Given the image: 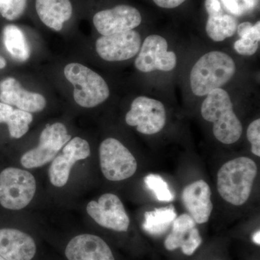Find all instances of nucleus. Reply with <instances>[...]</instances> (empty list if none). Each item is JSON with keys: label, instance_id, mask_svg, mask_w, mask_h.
Masks as SVG:
<instances>
[{"label": "nucleus", "instance_id": "obj_1", "mask_svg": "<svg viewBox=\"0 0 260 260\" xmlns=\"http://www.w3.org/2000/svg\"><path fill=\"white\" fill-rule=\"evenodd\" d=\"M257 174L255 162L246 157L233 159L223 164L217 175L220 197L230 204L240 206L249 200Z\"/></svg>", "mask_w": 260, "mask_h": 260}, {"label": "nucleus", "instance_id": "obj_2", "mask_svg": "<svg viewBox=\"0 0 260 260\" xmlns=\"http://www.w3.org/2000/svg\"><path fill=\"white\" fill-rule=\"evenodd\" d=\"M201 114L205 120L213 123V134L220 143L230 145L240 139L242 123L234 112L229 93L223 89H215L207 95Z\"/></svg>", "mask_w": 260, "mask_h": 260}, {"label": "nucleus", "instance_id": "obj_3", "mask_svg": "<svg viewBox=\"0 0 260 260\" xmlns=\"http://www.w3.org/2000/svg\"><path fill=\"white\" fill-rule=\"evenodd\" d=\"M235 73V62L230 56L221 51H210L200 57L191 69V90L197 96L207 95L226 84Z\"/></svg>", "mask_w": 260, "mask_h": 260}, {"label": "nucleus", "instance_id": "obj_4", "mask_svg": "<svg viewBox=\"0 0 260 260\" xmlns=\"http://www.w3.org/2000/svg\"><path fill=\"white\" fill-rule=\"evenodd\" d=\"M64 74L74 86V100L80 107H95L109 97L107 83L90 68L79 63H70L65 67Z\"/></svg>", "mask_w": 260, "mask_h": 260}, {"label": "nucleus", "instance_id": "obj_5", "mask_svg": "<svg viewBox=\"0 0 260 260\" xmlns=\"http://www.w3.org/2000/svg\"><path fill=\"white\" fill-rule=\"evenodd\" d=\"M37 189L35 178L27 171L8 168L0 174V204L21 210L30 203Z\"/></svg>", "mask_w": 260, "mask_h": 260}, {"label": "nucleus", "instance_id": "obj_6", "mask_svg": "<svg viewBox=\"0 0 260 260\" xmlns=\"http://www.w3.org/2000/svg\"><path fill=\"white\" fill-rule=\"evenodd\" d=\"M101 169L108 180L122 181L133 177L137 171L136 159L119 140L107 138L99 148Z\"/></svg>", "mask_w": 260, "mask_h": 260}, {"label": "nucleus", "instance_id": "obj_7", "mask_svg": "<svg viewBox=\"0 0 260 260\" xmlns=\"http://www.w3.org/2000/svg\"><path fill=\"white\" fill-rule=\"evenodd\" d=\"M70 140L71 135L68 134L64 124L59 122L47 124L41 133L39 145L24 154L20 162L27 169L42 167L55 158Z\"/></svg>", "mask_w": 260, "mask_h": 260}, {"label": "nucleus", "instance_id": "obj_8", "mask_svg": "<svg viewBox=\"0 0 260 260\" xmlns=\"http://www.w3.org/2000/svg\"><path fill=\"white\" fill-rule=\"evenodd\" d=\"M125 121L128 125L136 126L142 134L154 135L165 126L167 113L164 104L159 101L139 96L132 103Z\"/></svg>", "mask_w": 260, "mask_h": 260}, {"label": "nucleus", "instance_id": "obj_9", "mask_svg": "<svg viewBox=\"0 0 260 260\" xmlns=\"http://www.w3.org/2000/svg\"><path fill=\"white\" fill-rule=\"evenodd\" d=\"M177 61L175 53L168 51L167 40L158 35H150L145 39L140 47L135 65L143 73L155 70L169 72L175 68Z\"/></svg>", "mask_w": 260, "mask_h": 260}, {"label": "nucleus", "instance_id": "obj_10", "mask_svg": "<svg viewBox=\"0 0 260 260\" xmlns=\"http://www.w3.org/2000/svg\"><path fill=\"white\" fill-rule=\"evenodd\" d=\"M86 210L101 226L119 232H125L129 229V216L120 199L115 194L102 195L98 202L90 201Z\"/></svg>", "mask_w": 260, "mask_h": 260}, {"label": "nucleus", "instance_id": "obj_11", "mask_svg": "<svg viewBox=\"0 0 260 260\" xmlns=\"http://www.w3.org/2000/svg\"><path fill=\"white\" fill-rule=\"evenodd\" d=\"M141 47L139 32L131 30L112 35L102 36L95 43V49L102 59L121 61L134 57Z\"/></svg>", "mask_w": 260, "mask_h": 260}, {"label": "nucleus", "instance_id": "obj_12", "mask_svg": "<svg viewBox=\"0 0 260 260\" xmlns=\"http://www.w3.org/2000/svg\"><path fill=\"white\" fill-rule=\"evenodd\" d=\"M93 20L99 34L109 36L133 30L141 23L142 17L136 8L121 5L99 12Z\"/></svg>", "mask_w": 260, "mask_h": 260}, {"label": "nucleus", "instance_id": "obj_13", "mask_svg": "<svg viewBox=\"0 0 260 260\" xmlns=\"http://www.w3.org/2000/svg\"><path fill=\"white\" fill-rule=\"evenodd\" d=\"M90 154V145L86 140L78 137L70 140L51 162L49 169L51 184L57 187L64 186L75 162L88 158Z\"/></svg>", "mask_w": 260, "mask_h": 260}, {"label": "nucleus", "instance_id": "obj_14", "mask_svg": "<svg viewBox=\"0 0 260 260\" xmlns=\"http://www.w3.org/2000/svg\"><path fill=\"white\" fill-rule=\"evenodd\" d=\"M202 244V238L194 219L189 214H183L174 220L172 230L164 242L166 249L174 251L181 248L185 255L190 256Z\"/></svg>", "mask_w": 260, "mask_h": 260}, {"label": "nucleus", "instance_id": "obj_15", "mask_svg": "<svg viewBox=\"0 0 260 260\" xmlns=\"http://www.w3.org/2000/svg\"><path fill=\"white\" fill-rule=\"evenodd\" d=\"M0 101L29 113L42 112L47 106L44 96L25 90L13 78H7L0 82Z\"/></svg>", "mask_w": 260, "mask_h": 260}, {"label": "nucleus", "instance_id": "obj_16", "mask_svg": "<svg viewBox=\"0 0 260 260\" xmlns=\"http://www.w3.org/2000/svg\"><path fill=\"white\" fill-rule=\"evenodd\" d=\"M181 200L195 223L203 224L209 220L213 206L208 183L199 180L186 186L181 194Z\"/></svg>", "mask_w": 260, "mask_h": 260}, {"label": "nucleus", "instance_id": "obj_17", "mask_svg": "<svg viewBox=\"0 0 260 260\" xmlns=\"http://www.w3.org/2000/svg\"><path fill=\"white\" fill-rule=\"evenodd\" d=\"M68 260H114L110 247L102 238L81 234L72 239L65 249Z\"/></svg>", "mask_w": 260, "mask_h": 260}, {"label": "nucleus", "instance_id": "obj_18", "mask_svg": "<svg viewBox=\"0 0 260 260\" xmlns=\"http://www.w3.org/2000/svg\"><path fill=\"white\" fill-rule=\"evenodd\" d=\"M37 252L34 239L13 229H0V256L7 260H31Z\"/></svg>", "mask_w": 260, "mask_h": 260}, {"label": "nucleus", "instance_id": "obj_19", "mask_svg": "<svg viewBox=\"0 0 260 260\" xmlns=\"http://www.w3.org/2000/svg\"><path fill=\"white\" fill-rule=\"evenodd\" d=\"M205 8L209 15L205 30L212 40L223 42L235 34L238 26L237 19L223 13L219 0H205Z\"/></svg>", "mask_w": 260, "mask_h": 260}, {"label": "nucleus", "instance_id": "obj_20", "mask_svg": "<svg viewBox=\"0 0 260 260\" xmlns=\"http://www.w3.org/2000/svg\"><path fill=\"white\" fill-rule=\"evenodd\" d=\"M36 9L42 23L56 31L61 30L73 15L70 0H37Z\"/></svg>", "mask_w": 260, "mask_h": 260}, {"label": "nucleus", "instance_id": "obj_21", "mask_svg": "<svg viewBox=\"0 0 260 260\" xmlns=\"http://www.w3.org/2000/svg\"><path fill=\"white\" fill-rule=\"evenodd\" d=\"M32 121L31 113L14 109L12 106L0 102V123L8 124L12 138L19 139L26 134Z\"/></svg>", "mask_w": 260, "mask_h": 260}, {"label": "nucleus", "instance_id": "obj_22", "mask_svg": "<svg viewBox=\"0 0 260 260\" xmlns=\"http://www.w3.org/2000/svg\"><path fill=\"white\" fill-rule=\"evenodd\" d=\"M5 48L15 60L24 62L30 56L28 43L21 29L15 25H8L3 30Z\"/></svg>", "mask_w": 260, "mask_h": 260}, {"label": "nucleus", "instance_id": "obj_23", "mask_svg": "<svg viewBox=\"0 0 260 260\" xmlns=\"http://www.w3.org/2000/svg\"><path fill=\"white\" fill-rule=\"evenodd\" d=\"M177 216L175 208L172 205L146 212L143 229L151 235H161L169 230Z\"/></svg>", "mask_w": 260, "mask_h": 260}, {"label": "nucleus", "instance_id": "obj_24", "mask_svg": "<svg viewBox=\"0 0 260 260\" xmlns=\"http://www.w3.org/2000/svg\"><path fill=\"white\" fill-rule=\"evenodd\" d=\"M237 30L240 39L234 43V49L241 55L255 54L260 41V22H256L254 25L244 22L238 25Z\"/></svg>", "mask_w": 260, "mask_h": 260}, {"label": "nucleus", "instance_id": "obj_25", "mask_svg": "<svg viewBox=\"0 0 260 260\" xmlns=\"http://www.w3.org/2000/svg\"><path fill=\"white\" fill-rule=\"evenodd\" d=\"M145 184L150 190L153 191L159 201L171 202L174 197L169 189L167 181L158 174H149L145 178Z\"/></svg>", "mask_w": 260, "mask_h": 260}, {"label": "nucleus", "instance_id": "obj_26", "mask_svg": "<svg viewBox=\"0 0 260 260\" xmlns=\"http://www.w3.org/2000/svg\"><path fill=\"white\" fill-rule=\"evenodd\" d=\"M27 0H0V13L7 20L20 18L26 8Z\"/></svg>", "mask_w": 260, "mask_h": 260}, {"label": "nucleus", "instance_id": "obj_27", "mask_svg": "<svg viewBox=\"0 0 260 260\" xmlns=\"http://www.w3.org/2000/svg\"><path fill=\"white\" fill-rule=\"evenodd\" d=\"M225 8L233 15L241 16L249 13L255 5V0H221Z\"/></svg>", "mask_w": 260, "mask_h": 260}, {"label": "nucleus", "instance_id": "obj_28", "mask_svg": "<svg viewBox=\"0 0 260 260\" xmlns=\"http://www.w3.org/2000/svg\"><path fill=\"white\" fill-rule=\"evenodd\" d=\"M248 140L251 145V152L260 156V119H257L249 124L247 129Z\"/></svg>", "mask_w": 260, "mask_h": 260}, {"label": "nucleus", "instance_id": "obj_29", "mask_svg": "<svg viewBox=\"0 0 260 260\" xmlns=\"http://www.w3.org/2000/svg\"><path fill=\"white\" fill-rule=\"evenodd\" d=\"M153 1L160 8L172 9L179 6L186 0H153Z\"/></svg>", "mask_w": 260, "mask_h": 260}, {"label": "nucleus", "instance_id": "obj_30", "mask_svg": "<svg viewBox=\"0 0 260 260\" xmlns=\"http://www.w3.org/2000/svg\"><path fill=\"white\" fill-rule=\"evenodd\" d=\"M253 242L255 243L257 245H259L260 244V232L259 230H258L257 232L254 233V235L252 237Z\"/></svg>", "mask_w": 260, "mask_h": 260}, {"label": "nucleus", "instance_id": "obj_31", "mask_svg": "<svg viewBox=\"0 0 260 260\" xmlns=\"http://www.w3.org/2000/svg\"><path fill=\"white\" fill-rule=\"evenodd\" d=\"M6 61H5L4 58L0 56V69H3V68H5V67H6Z\"/></svg>", "mask_w": 260, "mask_h": 260}, {"label": "nucleus", "instance_id": "obj_32", "mask_svg": "<svg viewBox=\"0 0 260 260\" xmlns=\"http://www.w3.org/2000/svg\"><path fill=\"white\" fill-rule=\"evenodd\" d=\"M0 260H7V259H5V258L3 257V256H0Z\"/></svg>", "mask_w": 260, "mask_h": 260}]
</instances>
